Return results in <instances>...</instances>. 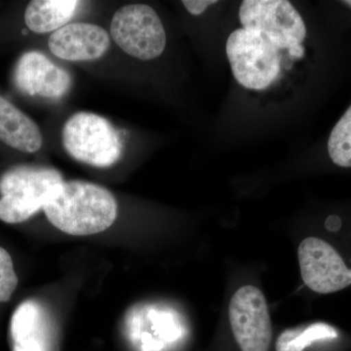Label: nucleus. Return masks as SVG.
Here are the masks:
<instances>
[{
    "mask_svg": "<svg viewBox=\"0 0 351 351\" xmlns=\"http://www.w3.org/2000/svg\"><path fill=\"white\" fill-rule=\"evenodd\" d=\"M338 329L325 322H314L284 330L276 339V351H304L314 343L339 338Z\"/></svg>",
    "mask_w": 351,
    "mask_h": 351,
    "instance_id": "2eb2a0df",
    "label": "nucleus"
},
{
    "mask_svg": "<svg viewBox=\"0 0 351 351\" xmlns=\"http://www.w3.org/2000/svg\"><path fill=\"white\" fill-rule=\"evenodd\" d=\"M226 51L233 76L247 89H265L280 73V50L260 32L235 29L226 40Z\"/></svg>",
    "mask_w": 351,
    "mask_h": 351,
    "instance_id": "20e7f679",
    "label": "nucleus"
},
{
    "mask_svg": "<svg viewBox=\"0 0 351 351\" xmlns=\"http://www.w3.org/2000/svg\"><path fill=\"white\" fill-rule=\"evenodd\" d=\"M191 15L199 16L205 12L208 7L217 3L216 0H184L182 1Z\"/></svg>",
    "mask_w": 351,
    "mask_h": 351,
    "instance_id": "a211bd4d",
    "label": "nucleus"
},
{
    "mask_svg": "<svg viewBox=\"0 0 351 351\" xmlns=\"http://www.w3.org/2000/svg\"><path fill=\"white\" fill-rule=\"evenodd\" d=\"M110 46L108 32L100 25L89 23H69L53 32L48 39L51 53L69 62L100 59Z\"/></svg>",
    "mask_w": 351,
    "mask_h": 351,
    "instance_id": "9b49d317",
    "label": "nucleus"
},
{
    "mask_svg": "<svg viewBox=\"0 0 351 351\" xmlns=\"http://www.w3.org/2000/svg\"><path fill=\"white\" fill-rule=\"evenodd\" d=\"M302 281L317 294H332L351 285V269L332 245L307 237L298 248Z\"/></svg>",
    "mask_w": 351,
    "mask_h": 351,
    "instance_id": "1a4fd4ad",
    "label": "nucleus"
},
{
    "mask_svg": "<svg viewBox=\"0 0 351 351\" xmlns=\"http://www.w3.org/2000/svg\"><path fill=\"white\" fill-rule=\"evenodd\" d=\"M18 286V276L10 254L0 246V302L11 299Z\"/></svg>",
    "mask_w": 351,
    "mask_h": 351,
    "instance_id": "f3484780",
    "label": "nucleus"
},
{
    "mask_svg": "<svg viewBox=\"0 0 351 351\" xmlns=\"http://www.w3.org/2000/svg\"><path fill=\"white\" fill-rule=\"evenodd\" d=\"M239 19L244 29L260 32L279 50H287L294 58L304 56L302 43L306 38V24L290 1L244 0Z\"/></svg>",
    "mask_w": 351,
    "mask_h": 351,
    "instance_id": "39448f33",
    "label": "nucleus"
},
{
    "mask_svg": "<svg viewBox=\"0 0 351 351\" xmlns=\"http://www.w3.org/2000/svg\"><path fill=\"white\" fill-rule=\"evenodd\" d=\"M0 141L23 152H38L43 138L38 126L19 108L0 96Z\"/></svg>",
    "mask_w": 351,
    "mask_h": 351,
    "instance_id": "ddd939ff",
    "label": "nucleus"
},
{
    "mask_svg": "<svg viewBox=\"0 0 351 351\" xmlns=\"http://www.w3.org/2000/svg\"><path fill=\"white\" fill-rule=\"evenodd\" d=\"M14 83L29 96L57 100L68 93L71 75L38 51L25 52L14 69Z\"/></svg>",
    "mask_w": 351,
    "mask_h": 351,
    "instance_id": "9d476101",
    "label": "nucleus"
},
{
    "mask_svg": "<svg viewBox=\"0 0 351 351\" xmlns=\"http://www.w3.org/2000/svg\"><path fill=\"white\" fill-rule=\"evenodd\" d=\"M43 211L61 232L88 237L112 226L117 218V202L108 189L99 184L64 181L50 196Z\"/></svg>",
    "mask_w": 351,
    "mask_h": 351,
    "instance_id": "f257e3e1",
    "label": "nucleus"
},
{
    "mask_svg": "<svg viewBox=\"0 0 351 351\" xmlns=\"http://www.w3.org/2000/svg\"><path fill=\"white\" fill-rule=\"evenodd\" d=\"M10 336L12 351H52V325L43 304H20L11 317Z\"/></svg>",
    "mask_w": 351,
    "mask_h": 351,
    "instance_id": "f8f14e48",
    "label": "nucleus"
},
{
    "mask_svg": "<svg viewBox=\"0 0 351 351\" xmlns=\"http://www.w3.org/2000/svg\"><path fill=\"white\" fill-rule=\"evenodd\" d=\"M128 321V337L138 351H170L188 335L186 321L179 311L164 304H145Z\"/></svg>",
    "mask_w": 351,
    "mask_h": 351,
    "instance_id": "6e6552de",
    "label": "nucleus"
},
{
    "mask_svg": "<svg viewBox=\"0 0 351 351\" xmlns=\"http://www.w3.org/2000/svg\"><path fill=\"white\" fill-rule=\"evenodd\" d=\"M328 152L336 165L351 167V106L332 129Z\"/></svg>",
    "mask_w": 351,
    "mask_h": 351,
    "instance_id": "dca6fc26",
    "label": "nucleus"
},
{
    "mask_svg": "<svg viewBox=\"0 0 351 351\" xmlns=\"http://www.w3.org/2000/svg\"><path fill=\"white\" fill-rule=\"evenodd\" d=\"M228 322L241 351H269L272 323L267 299L261 289L244 285L237 289L228 304Z\"/></svg>",
    "mask_w": 351,
    "mask_h": 351,
    "instance_id": "0eeeda50",
    "label": "nucleus"
},
{
    "mask_svg": "<svg viewBox=\"0 0 351 351\" xmlns=\"http://www.w3.org/2000/svg\"><path fill=\"white\" fill-rule=\"evenodd\" d=\"M63 182L53 168L22 165L6 171L0 179V219L20 223L32 218Z\"/></svg>",
    "mask_w": 351,
    "mask_h": 351,
    "instance_id": "f03ea898",
    "label": "nucleus"
},
{
    "mask_svg": "<svg viewBox=\"0 0 351 351\" xmlns=\"http://www.w3.org/2000/svg\"><path fill=\"white\" fill-rule=\"evenodd\" d=\"M343 3L348 4V5L351 6V0H348V1H343Z\"/></svg>",
    "mask_w": 351,
    "mask_h": 351,
    "instance_id": "6ab92c4d",
    "label": "nucleus"
},
{
    "mask_svg": "<svg viewBox=\"0 0 351 351\" xmlns=\"http://www.w3.org/2000/svg\"><path fill=\"white\" fill-rule=\"evenodd\" d=\"M110 36L126 54L149 61L162 55L166 38L164 25L152 7L128 4L119 8L110 23Z\"/></svg>",
    "mask_w": 351,
    "mask_h": 351,
    "instance_id": "423d86ee",
    "label": "nucleus"
},
{
    "mask_svg": "<svg viewBox=\"0 0 351 351\" xmlns=\"http://www.w3.org/2000/svg\"><path fill=\"white\" fill-rule=\"evenodd\" d=\"M80 4L76 0H34L25 8V25L36 34L56 32L69 24Z\"/></svg>",
    "mask_w": 351,
    "mask_h": 351,
    "instance_id": "4468645a",
    "label": "nucleus"
},
{
    "mask_svg": "<svg viewBox=\"0 0 351 351\" xmlns=\"http://www.w3.org/2000/svg\"><path fill=\"white\" fill-rule=\"evenodd\" d=\"M62 142L73 158L94 167H110L123 152L119 131L108 119L92 112L71 115L63 127Z\"/></svg>",
    "mask_w": 351,
    "mask_h": 351,
    "instance_id": "7ed1b4c3",
    "label": "nucleus"
}]
</instances>
